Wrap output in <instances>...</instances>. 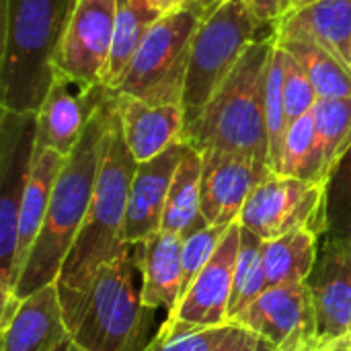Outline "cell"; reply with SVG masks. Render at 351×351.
<instances>
[{
	"label": "cell",
	"mask_w": 351,
	"mask_h": 351,
	"mask_svg": "<svg viewBox=\"0 0 351 351\" xmlns=\"http://www.w3.org/2000/svg\"><path fill=\"white\" fill-rule=\"evenodd\" d=\"M136 167L138 162L125 144L119 109L115 105L86 218L56 280L70 331L99 269L132 247L125 243L123 230Z\"/></svg>",
	"instance_id": "6da1fadb"
},
{
	"label": "cell",
	"mask_w": 351,
	"mask_h": 351,
	"mask_svg": "<svg viewBox=\"0 0 351 351\" xmlns=\"http://www.w3.org/2000/svg\"><path fill=\"white\" fill-rule=\"evenodd\" d=\"M115 105L117 95L113 90L95 111L76 148L66 156L49 197L43 226L16 282V302L49 284H56L86 218Z\"/></svg>",
	"instance_id": "7a4b0ae2"
},
{
	"label": "cell",
	"mask_w": 351,
	"mask_h": 351,
	"mask_svg": "<svg viewBox=\"0 0 351 351\" xmlns=\"http://www.w3.org/2000/svg\"><path fill=\"white\" fill-rule=\"evenodd\" d=\"M78 0H2L0 109L37 113Z\"/></svg>",
	"instance_id": "3957f363"
},
{
	"label": "cell",
	"mask_w": 351,
	"mask_h": 351,
	"mask_svg": "<svg viewBox=\"0 0 351 351\" xmlns=\"http://www.w3.org/2000/svg\"><path fill=\"white\" fill-rule=\"evenodd\" d=\"M276 43L278 33L253 41L197 121L185 130V142L197 152L220 148L269 169L265 93Z\"/></svg>",
	"instance_id": "277c9868"
},
{
	"label": "cell",
	"mask_w": 351,
	"mask_h": 351,
	"mask_svg": "<svg viewBox=\"0 0 351 351\" xmlns=\"http://www.w3.org/2000/svg\"><path fill=\"white\" fill-rule=\"evenodd\" d=\"M132 247L103 265L95 276L80 315L72 327V341L86 351H144L148 348L154 311L144 306Z\"/></svg>",
	"instance_id": "5b68a950"
},
{
	"label": "cell",
	"mask_w": 351,
	"mask_h": 351,
	"mask_svg": "<svg viewBox=\"0 0 351 351\" xmlns=\"http://www.w3.org/2000/svg\"><path fill=\"white\" fill-rule=\"evenodd\" d=\"M263 29L265 25L259 23L245 0H226L212 14L202 19L191 43L183 90L185 130L197 121L249 45L263 37L259 35Z\"/></svg>",
	"instance_id": "8992f818"
},
{
	"label": "cell",
	"mask_w": 351,
	"mask_h": 351,
	"mask_svg": "<svg viewBox=\"0 0 351 351\" xmlns=\"http://www.w3.org/2000/svg\"><path fill=\"white\" fill-rule=\"evenodd\" d=\"M199 23L202 16L189 6L160 14L148 29L115 93L150 105L183 107L191 43Z\"/></svg>",
	"instance_id": "52a82bcc"
},
{
	"label": "cell",
	"mask_w": 351,
	"mask_h": 351,
	"mask_svg": "<svg viewBox=\"0 0 351 351\" xmlns=\"http://www.w3.org/2000/svg\"><path fill=\"white\" fill-rule=\"evenodd\" d=\"M37 146V113L0 109V329L10 321L14 300V261L19 214Z\"/></svg>",
	"instance_id": "ba28073f"
},
{
	"label": "cell",
	"mask_w": 351,
	"mask_h": 351,
	"mask_svg": "<svg viewBox=\"0 0 351 351\" xmlns=\"http://www.w3.org/2000/svg\"><path fill=\"white\" fill-rule=\"evenodd\" d=\"M239 222L261 241L280 239L296 230H311L325 237L327 183L271 173L253 189Z\"/></svg>",
	"instance_id": "9c48e42d"
},
{
	"label": "cell",
	"mask_w": 351,
	"mask_h": 351,
	"mask_svg": "<svg viewBox=\"0 0 351 351\" xmlns=\"http://www.w3.org/2000/svg\"><path fill=\"white\" fill-rule=\"evenodd\" d=\"M232 323L247 327L276 351H321L308 282L267 288Z\"/></svg>",
	"instance_id": "30bf717a"
},
{
	"label": "cell",
	"mask_w": 351,
	"mask_h": 351,
	"mask_svg": "<svg viewBox=\"0 0 351 351\" xmlns=\"http://www.w3.org/2000/svg\"><path fill=\"white\" fill-rule=\"evenodd\" d=\"M111 93L105 84H90L56 70L37 111V144L68 156Z\"/></svg>",
	"instance_id": "8fae6325"
},
{
	"label": "cell",
	"mask_w": 351,
	"mask_h": 351,
	"mask_svg": "<svg viewBox=\"0 0 351 351\" xmlns=\"http://www.w3.org/2000/svg\"><path fill=\"white\" fill-rule=\"evenodd\" d=\"M115 19L117 0H78L56 53V70L90 84H103Z\"/></svg>",
	"instance_id": "7c38bea8"
},
{
	"label": "cell",
	"mask_w": 351,
	"mask_h": 351,
	"mask_svg": "<svg viewBox=\"0 0 351 351\" xmlns=\"http://www.w3.org/2000/svg\"><path fill=\"white\" fill-rule=\"evenodd\" d=\"M239 245L241 222L237 220L228 226L212 259L183 292L175 308L169 311V321L193 327H218L230 323L228 304L232 296Z\"/></svg>",
	"instance_id": "4fadbf2b"
},
{
	"label": "cell",
	"mask_w": 351,
	"mask_h": 351,
	"mask_svg": "<svg viewBox=\"0 0 351 351\" xmlns=\"http://www.w3.org/2000/svg\"><path fill=\"white\" fill-rule=\"evenodd\" d=\"M202 154V216L206 224L230 226L239 220L245 202L253 189L271 175L259 162L226 152L206 148Z\"/></svg>",
	"instance_id": "5bb4252c"
},
{
	"label": "cell",
	"mask_w": 351,
	"mask_h": 351,
	"mask_svg": "<svg viewBox=\"0 0 351 351\" xmlns=\"http://www.w3.org/2000/svg\"><path fill=\"white\" fill-rule=\"evenodd\" d=\"M308 288L315 302L319 350L351 339V245L323 241Z\"/></svg>",
	"instance_id": "9a60e30c"
},
{
	"label": "cell",
	"mask_w": 351,
	"mask_h": 351,
	"mask_svg": "<svg viewBox=\"0 0 351 351\" xmlns=\"http://www.w3.org/2000/svg\"><path fill=\"white\" fill-rule=\"evenodd\" d=\"M189 148V142L179 140L171 144L158 156L138 162L125 214V243L136 245L160 230L167 197L175 179V173Z\"/></svg>",
	"instance_id": "2e32d148"
},
{
	"label": "cell",
	"mask_w": 351,
	"mask_h": 351,
	"mask_svg": "<svg viewBox=\"0 0 351 351\" xmlns=\"http://www.w3.org/2000/svg\"><path fill=\"white\" fill-rule=\"evenodd\" d=\"M70 343L72 331L56 284L19 300L14 315L0 329V351H68Z\"/></svg>",
	"instance_id": "e0dca14e"
},
{
	"label": "cell",
	"mask_w": 351,
	"mask_h": 351,
	"mask_svg": "<svg viewBox=\"0 0 351 351\" xmlns=\"http://www.w3.org/2000/svg\"><path fill=\"white\" fill-rule=\"evenodd\" d=\"M117 109L125 144L136 162H146L171 144L185 140V113L181 105H150L136 97L117 95Z\"/></svg>",
	"instance_id": "ac0fdd59"
},
{
	"label": "cell",
	"mask_w": 351,
	"mask_h": 351,
	"mask_svg": "<svg viewBox=\"0 0 351 351\" xmlns=\"http://www.w3.org/2000/svg\"><path fill=\"white\" fill-rule=\"evenodd\" d=\"M136 267L142 276L140 296L144 306L173 311L183 290V239L158 230L150 239L132 245Z\"/></svg>",
	"instance_id": "d6986e66"
},
{
	"label": "cell",
	"mask_w": 351,
	"mask_h": 351,
	"mask_svg": "<svg viewBox=\"0 0 351 351\" xmlns=\"http://www.w3.org/2000/svg\"><path fill=\"white\" fill-rule=\"evenodd\" d=\"M66 162V156L45 148L35 146L33 154V167L27 181V189L21 204L19 214V245H16V261H14V280L19 282L21 271L27 263V257L39 237V230L45 220V212L49 206V197L56 185V179ZM16 290V288H14Z\"/></svg>",
	"instance_id": "ffe728a7"
},
{
	"label": "cell",
	"mask_w": 351,
	"mask_h": 351,
	"mask_svg": "<svg viewBox=\"0 0 351 351\" xmlns=\"http://www.w3.org/2000/svg\"><path fill=\"white\" fill-rule=\"evenodd\" d=\"M282 37H306L350 66L351 0H319L292 10L276 29Z\"/></svg>",
	"instance_id": "44dd1931"
},
{
	"label": "cell",
	"mask_w": 351,
	"mask_h": 351,
	"mask_svg": "<svg viewBox=\"0 0 351 351\" xmlns=\"http://www.w3.org/2000/svg\"><path fill=\"white\" fill-rule=\"evenodd\" d=\"M144 351H276L271 343L239 323L193 327L165 321Z\"/></svg>",
	"instance_id": "7402d4cb"
},
{
	"label": "cell",
	"mask_w": 351,
	"mask_h": 351,
	"mask_svg": "<svg viewBox=\"0 0 351 351\" xmlns=\"http://www.w3.org/2000/svg\"><path fill=\"white\" fill-rule=\"evenodd\" d=\"M210 226L202 216V154L189 144L169 191L160 230L181 239Z\"/></svg>",
	"instance_id": "603a6c76"
},
{
	"label": "cell",
	"mask_w": 351,
	"mask_h": 351,
	"mask_svg": "<svg viewBox=\"0 0 351 351\" xmlns=\"http://www.w3.org/2000/svg\"><path fill=\"white\" fill-rule=\"evenodd\" d=\"M319 234L296 230L280 239L263 241L261 259L267 288L308 282L319 259Z\"/></svg>",
	"instance_id": "cb8c5ba5"
},
{
	"label": "cell",
	"mask_w": 351,
	"mask_h": 351,
	"mask_svg": "<svg viewBox=\"0 0 351 351\" xmlns=\"http://www.w3.org/2000/svg\"><path fill=\"white\" fill-rule=\"evenodd\" d=\"M160 14H165V12H160L158 8H154L142 0H117L115 31H113L107 72L103 78V84L107 88L115 90L121 84L148 29L154 25V21Z\"/></svg>",
	"instance_id": "d4e9b609"
},
{
	"label": "cell",
	"mask_w": 351,
	"mask_h": 351,
	"mask_svg": "<svg viewBox=\"0 0 351 351\" xmlns=\"http://www.w3.org/2000/svg\"><path fill=\"white\" fill-rule=\"evenodd\" d=\"M278 43L292 53L308 74L319 99H335L351 95V68L321 43L306 37H282Z\"/></svg>",
	"instance_id": "484cf974"
},
{
	"label": "cell",
	"mask_w": 351,
	"mask_h": 351,
	"mask_svg": "<svg viewBox=\"0 0 351 351\" xmlns=\"http://www.w3.org/2000/svg\"><path fill=\"white\" fill-rule=\"evenodd\" d=\"M278 175L296 177L311 183H327L329 173L325 165V150L313 111L290 125Z\"/></svg>",
	"instance_id": "4316f807"
},
{
	"label": "cell",
	"mask_w": 351,
	"mask_h": 351,
	"mask_svg": "<svg viewBox=\"0 0 351 351\" xmlns=\"http://www.w3.org/2000/svg\"><path fill=\"white\" fill-rule=\"evenodd\" d=\"M261 245L263 241L241 226V245L234 265V282H232V296L228 304V319L232 321L239 317L253 300H257L267 290V278L261 259Z\"/></svg>",
	"instance_id": "83f0119b"
},
{
	"label": "cell",
	"mask_w": 351,
	"mask_h": 351,
	"mask_svg": "<svg viewBox=\"0 0 351 351\" xmlns=\"http://www.w3.org/2000/svg\"><path fill=\"white\" fill-rule=\"evenodd\" d=\"M265 119H267V138H269V169L278 175L284 154L286 136L290 130L284 97V49L280 43L274 47L267 74V93H265Z\"/></svg>",
	"instance_id": "f1b7e54d"
},
{
	"label": "cell",
	"mask_w": 351,
	"mask_h": 351,
	"mask_svg": "<svg viewBox=\"0 0 351 351\" xmlns=\"http://www.w3.org/2000/svg\"><path fill=\"white\" fill-rule=\"evenodd\" d=\"M315 123L325 150L327 173L351 146V95L319 99L313 107Z\"/></svg>",
	"instance_id": "f546056e"
},
{
	"label": "cell",
	"mask_w": 351,
	"mask_h": 351,
	"mask_svg": "<svg viewBox=\"0 0 351 351\" xmlns=\"http://www.w3.org/2000/svg\"><path fill=\"white\" fill-rule=\"evenodd\" d=\"M351 220V146L339 156L327 177V232L339 234Z\"/></svg>",
	"instance_id": "4dcf8cb0"
},
{
	"label": "cell",
	"mask_w": 351,
	"mask_h": 351,
	"mask_svg": "<svg viewBox=\"0 0 351 351\" xmlns=\"http://www.w3.org/2000/svg\"><path fill=\"white\" fill-rule=\"evenodd\" d=\"M284 97H286V113L290 125L302 115H306L308 111H313V107L319 101V95L308 74L304 72L300 62L286 49H284Z\"/></svg>",
	"instance_id": "1f68e13d"
},
{
	"label": "cell",
	"mask_w": 351,
	"mask_h": 351,
	"mask_svg": "<svg viewBox=\"0 0 351 351\" xmlns=\"http://www.w3.org/2000/svg\"><path fill=\"white\" fill-rule=\"evenodd\" d=\"M228 226L212 224L195 230L193 234L183 239V253H181V265H183V292L189 288V284L195 280V276L206 267V263L216 253L220 241L224 239Z\"/></svg>",
	"instance_id": "d6a6232c"
},
{
	"label": "cell",
	"mask_w": 351,
	"mask_h": 351,
	"mask_svg": "<svg viewBox=\"0 0 351 351\" xmlns=\"http://www.w3.org/2000/svg\"><path fill=\"white\" fill-rule=\"evenodd\" d=\"M245 4L259 19L261 25L274 31L292 10L298 8V0H245Z\"/></svg>",
	"instance_id": "836d02e7"
},
{
	"label": "cell",
	"mask_w": 351,
	"mask_h": 351,
	"mask_svg": "<svg viewBox=\"0 0 351 351\" xmlns=\"http://www.w3.org/2000/svg\"><path fill=\"white\" fill-rule=\"evenodd\" d=\"M226 0H189L185 6H189V8H193L202 19H206L208 14H212L218 6H222Z\"/></svg>",
	"instance_id": "e575fe53"
},
{
	"label": "cell",
	"mask_w": 351,
	"mask_h": 351,
	"mask_svg": "<svg viewBox=\"0 0 351 351\" xmlns=\"http://www.w3.org/2000/svg\"><path fill=\"white\" fill-rule=\"evenodd\" d=\"M142 2H146V4H150V6H154V8H158L160 12H169V10H173V8L185 6L189 0H142Z\"/></svg>",
	"instance_id": "d590c367"
},
{
	"label": "cell",
	"mask_w": 351,
	"mask_h": 351,
	"mask_svg": "<svg viewBox=\"0 0 351 351\" xmlns=\"http://www.w3.org/2000/svg\"><path fill=\"white\" fill-rule=\"evenodd\" d=\"M321 351H351V343L350 339L348 341H337V343H333V346H329V348Z\"/></svg>",
	"instance_id": "8d00e7d4"
},
{
	"label": "cell",
	"mask_w": 351,
	"mask_h": 351,
	"mask_svg": "<svg viewBox=\"0 0 351 351\" xmlns=\"http://www.w3.org/2000/svg\"><path fill=\"white\" fill-rule=\"evenodd\" d=\"M68 351H86V350H82L80 346H76V343L72 341V343H70V348H68Z\"/></svg>",
	"instance_id": "74e56055"
},
{
	"label": "cell",
	"mask_w": 351,
	"mask_h": 351,
	"mask_svg": "<svg viewBox=\"0 0 351 351\" xmlns=\"http://www.w3.org/2000/svg\"><path fill=\"white\" fill-rule=\"evenodd\" d=\"M313 2H319V0H298V8L304 6V4H313Z\"/></svg>",
	"instance_id": "f35d334b"
},
{
	"label": "cell",
	"mask_w": 351,
	"mask_h": 351,
	"mask_svg": "<svg viewBox=\"0 0 351 351\" xmlns=\"http://www.w3.org/2000/svg\"><path fill=\"white\" fill-rule=\"evenodd\" d=\"M350 68H351V53H350Z\"/></svg>",
	"instance_id": "ab89813d"
},
{
	"label": "cell",
	"mask_w": 351,
	"mask_h": 351,
	"mask_svg": "<svg viewBox=\"0 0 351 351\" xmlns=\"http://www.w3.org/2000/svg\"><path fill=\"white\" fill-rule=\"evenodd\" d=\"M350 343H351V339H350Z\"/></svg>",
	"instance_id": "60d3db41"
}]
</instances>
